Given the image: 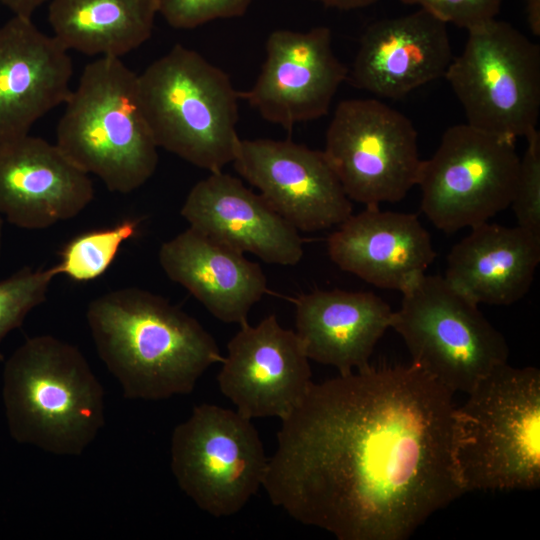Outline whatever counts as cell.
Segmentation results:
<instances>
[{
    "label": "cell",
    "instance_id": "obj_1",
    "mask_svg": "<svg viewBox=\"0 0 540 540\" xmlns=\"http://www.w3.org/2000/svg\"><path fill=\"white\" fill-rule=\"evenodd\" d=\"M453 394L413 363L312 383L281 420L262 487L339 540H405L466 493Z\"/></svg>",
    "mask_w": 540,
    "mask_h": 540
},
{
    "label": "cell",
    "instance_id": "obj_2",
    "mask_svg": "<svg viewBox=\"0 0 540 540\" xmlns=\"http://www.w3.org/2000/svg\"><path fill=\"white\" fill-rule=\"evenodd\" d=\"M86 318L97 353L133 400L189 394L223 356L212 335L164 297L125 287L93 299Z\"/></svg>",
    "mask_w": 540,
    "mask_h": 540
},
{
    "label": "cell",
    "instance_id": "obj_3",
    "mask_svg": "<svg viewBox=\"0 0 540 540\" xmlns=\"http://www.w3.org/2000/svg\"><path fill=\"white\" fill-rule=\"evenodd\" d=\"M3 403L18 443L78 456L104 425V390L74 345L51 335L27 339L3 370Z\"/></svg>",
    "mask_w": 540,
    "mask_h": 540
},
{
    "label": "cell",
    "instance_id": "obj_4",
    "mask_svg": "<svg viewBox=\"0 0 540 540\" xmlns=\"http://www.w3.org/2000/svg\"><path fill=\"white\" fill-rule=\"evenodd\" d=\"M57 146L109 191L130 193L158 165V146L142 108L138 74L121 58L88 63L64 103Z\"/></svg>",
    "mask_w": 540,
    "mask_h": 540
},
{
    "label": "cell",
    "instance_id": "obj_5",
    "mask_svg": "<svg viewBox=\"0 0 540 540\" xmlns=\"http://www.w3.org/2000/svg\"><path fill=\"white\" fill-rule=\"evenodd\" d=\"M456 407L454 457L465 492L540 486V371L504 363Z\"/></svg>",
    "mask_w": 540,
    "mask_h": 540
},
{
    "label": "cell",
    "instance_id": "obj_6",
    "mask_svg": "<svg viewBox=\"0 0 540 540\" xmlns=\"http://www.w3.org/2000/svg\"><path fill=\"white\" fill-rule=\"evenodd\" d=\"M138 85L158 148L210 173L234 161L240 96L226 72L177 44L138 75Z\"/></svg>",
    "mask_w": 540,
    "mask_h": 540
},
{
    "label": "cell",
    "instance_id": "obj_7",
    "mask_svg": "<svg viewBox=\"0 0 540 540\" xmlns=\"http://www.w3.org/2000/svg\"><path fill=\"white\" fill-rule=\"evenodd\" d=\"M391 328L404 340L411 363L452 393L468 394L494 368L507 363L502 335L443 276L423 274L402 292Z\"/></svg>",
    "mask_w": 540,
    "mask_h": 540
},
{
    "label": "cell",
    "instance_id": "obj_8",
    "mask_svg": "<svg viewBox=\"0 0 540 540\" xmlns=\"http://www.w3.org/2000/svg\"><path fill=\"white\" fill-rule=\"evenodd\" d=\"M444 77L469 125L513 140L537 129L540 47L510 23L494 18L468 30Z\"/></svg>",
    "mask_w": 540,
    "mask_h": 540
},
{
    "label": "cell",
    "instance_id": "obj_9",
    "mask_svg": "<svg viewBox=\"0 0 540 540\" xmlns=\"http://www.w3.org/2000/svg\"><path fill=\"white\" fill-rule=\"evenodd\" d=\"M170 454L180 489L216 518L243 509L262 486L269 459L251 419L209 403L174 428Z\"/></svg>",
    "mask_w": 540,
    "mask_h": 540
},
{
    "label": "cell",
    "instance_id": "obj_10",
    "mask_svg": "<svg viewBox=\"0 0 540 540\" xmlns=\"http://www.w3.org/2000/svg\"><path fill=\"white\" fill-rule=\"evenodd\" d=\"M519 165L515 140L468 123L453 125L422 161L421 209L446 233L487 222L510 206Z\"/></svg>",
    "mask_w": 540,
    "mask_h": 540
},
{
    "label": "cell",
    "instance_id": "obj_11",
    "mask_svg": "<svg viewBox=\"0 0 540 540\" xmlns=\"http://www.w3.org/2000/svg\"><path fill=\"white\" fill-rule=\"evenodd\" d=\"M322 151L349 199L365 206L402 200L423 161L411 120L374 98L338 103Z\"/></svg>",
    "mask_w": 540,
    "mask_h": 540
},
{
    "label": "cell",
    "instance_id": "obj_12",
    "mask_svg": "<svg viewBox=\"0 0 540 540\" xmlns=\"http://www.w3.org/2000/svg\"><path fill=\"white\" fill-rule=\"evenodd\" d=\"M265 49L261 71L250 89L239 92L240 99L284 129L326 115L349 72L333 51L331 30L277 29Z\"/></svg>",
    "mask_w": 540,
    "mask_h": 540
},
{
    "label": "cell",
    "instance_id": "obj_13",
    "mask_svg": "<svg viewBox=\"0 0 540 540\" xmlns=\"http://www.w3.org/2000/svg\"><path fill=\"white\" fill-rule=\"evenodd\" d=\"M232 163L298 231L338 226L352 214L351 200L323 151L290 139H241Z\"/></svg>",
    "mask_w": 540,
    "mask_h": 540
},
{
    "label": "cell",
    "instance_id": "obj_14",
    "mask_svg": "<svg viewBox=\"0 0 540 540\" xmlns=\"http://www.w3.org/2000/svg\"><path fill=\"white\" fill-rule=\"evenodd\" d=\"M217 376L221 393L241 415L253 419L287 417L306 396L312 373L295 331L275 315L247 322L227 344Z\"/></svg>",
    "mask_w": 540,
    "mask_h": 540
},
{
    "label": "cell",
    "instance_id": "obj_15",
    "mask_svg": "<svg viewBox=\"0 0 540 540\" xmlns=\"http://www.w3.org/2000/svg\"><path fill=\"white\" fill-rule=\"evenodd\" d=\"M93 198L89 174L56 143L29 134L0 142V214L11 224L46 229L76 217Z\"/></svg>",
    "mask_w": 540,
    "mask_h": 540
},
{
    "label": "cell",
    "instance_id": "obj_16",
    "mask_svg": "<svg viewBox=\"0 0 540 540\" xmlns=\"http://www.w3.org/2000/svg\"><path fill=\"white\" fill-rule=\"evenodd\" d=\"M453 59L447 24L419 10L371 23L348 77L362 90L399 99L444 77Z\"/></svg>",
    "mask_w": 540,
    "mask_h": 540
},
{
    "label": "cell",
    "instance_id": "obj_17",
    "mask_svg": "<svg viewBox=\"0 0 540 540\" xmlns=\"http://www.w3.org/2000/svg\"><path fill=\"white\" fill-rule=\"evenodd\" d=\"M69 51L30 17L0 27V142L28 135L36 121L64 105L72 88Z\"/></svg>",
    "mask_w": 540,
    "mask_h": 540
},
{
    "label": "cell",
    "instance_id": "obj_18",
    "mask_svg": "<svg viewBox=\"0 0 540 540\" xmlns=\"http://www.w3.org/2000/svg\"><path fill=\"white\" fill-rule=\"evenodd\" d=\"M180 213L189 227L266 263L293 266L303 257L298 230L259 193L222 171L198 181Z\"/></svg>",
    "mask_w": 540,
    "mask_h": 540
},
{
    "label": "cell",
    "instance_id": "obj_19",
    "mask_svg": "<svg viewBox=\"0 0 540 540\" xmlns=\"http://www.w3.org/2000/svg\"><path fill=\"white\" fill-rule=\"evenodd\" d=\"M330 259L367 283L402 292L425 274L436 252L430 234L411 213L366 206L327 240Z\"/></svg>",
    "mask_w": 540,
    "mask_h": 540
},
{
    "label": "cell",
    "instance_id": "obj_20",
    "mask_svg": "<svg viewBox=\"0 0 540 540\" xmlns=\"http://www.w3.org/2000/svg\"><path fill=\"white\" fill-rule=\"evenodd\" d=\"M296 334L315 362L348 374L368 367L393 310L372 292L315 290L295 302Z\"/></svg>",
    "mask_w": 540,
    "mask_h": 540
},
{
    "label": "cell",
    "instance_id": "obj_21",
    "mask_svg": "<svg viewBox=\"0 0 540 540\" xmlns=\"http://www.w3.org/2000/svg\"><path fill=\"white\" fill-rule=\"evenodd\" d=\"M158 259L169 279L225 323L247 322L250 310L267 291L259 264L191 227L164 242Z\"/></svg>",
    "mask_w": 540,
    "mask_h": 540
},
{
    "label": "cell",
    "instance_id": "obj_22",
    "mask_svg": "<svg viewBox=\"0 0 540 540\" xmlns=\"http://www.w3.org/2000/svg\"><path fill=\"white\" fill-rule=\"evenodd\" d=\"M447 256L449 284L477 304L511 305L529 291L540 262V236L484 222Z\"/></svg>",
    "mask_w": 540,
    "mask_h": 540
},
{
    "label": "cell",
    "instance_id": "obj_23",
    "mask_svg": "<svg viewBox=\"0 0 540 540\" xmlns=\"http://www.w3.org/2000/svg\"><path fill=\"white\" fill-rule=\"evenodd\" d=\"M156 0H51L53 36L68 50L89 56L130 53L152 35Z\"/></svg>",
    "mask_w": 540,
    "mask_h": 540
},
{
    "label": "cell",
    "instance_id": "obj_24",
    "mask_svg": "<svg viewBox=\"0 0 540 540\" xmlns=\"http://www.w3.org/2000/svg\"><path fill=\"white\" fill-rule=\"evenodd\" d=\"M138 224L137 220H124L111 228L75 237L61 251L60 262L52 267L55 274L78 282L100 277L113 263L123 243L136 234Z\"/></svg>",
    "mask_w": 540,
    "mask_h": 540
},
{
    "label": "cell",
    "instance_id": "obj_25",
    "mask_svg": "<svg viewBox=\"0 0 540 540\" xmlns=\"http://www.w3.org/2000/svg\"><path fill=\"white\" fill-rule=\"evenodd\" d=\"M53 268L25 267L0 281V342L42 304L54 277Z\"/></svg>",
    "mask_w": 540,
    "mask_h": 540
},
{
    "label": "cell",
    "instance_id": "obj_26",
    "mask_svg": "<svg viewBox=\"0 0 540 540\" xmlns=\"http://www.w3.org/2000/svg\"><path fill=\"white\" fill-rule=\"evenodd\" d=\"M525 138L527 146L510 206L517 225L540 236V133L535 129Z\"/></svg>",
    "mask_w": 540,
    "mask_h": 540
},
{
    "label": "cell",
    "instance_id": "obj_27",
    "mask_svg": "<svg viewBox=\"0 0 540 540\" xmlns=\"http://www.w3.org/2000/svg\"><path fill=\"white\" fill-rule=\"evenodd\" d=\"M253 0H156L157 11L175 29H193L217 19L243 16Z\"/></svg>",
    "mask_w": 540,
    "mask_h": 540
},
{
    "label": "cell",
    "instance_id": "obj_28",
    "mask_svg": "<svg viewBox=\"0 0 540 540\" xmlns=\"http://www.w3.org/2000/svg\"><path fill=\"white\" fill-rule=\"evenodd\" d=\"M467 31L496 18L503 0H401Z\"/></svg>",
    "mask_w": 540,
    "mask_h": 540
},
{
    "label": "cell",
    "instance_id": "obj_29",
    "mask_svg": "<svg viewBox=\"0 0 540 540\" xmlns=\"http://www.w3.org/2000/svg\"><path fill=\"white\" fill-rule=\"evenodd\" d=\"M51 0H0V3L7 7L13 15L30 17L44 3Z\"/></svg>",
    "mask_w": 540,
    "mask_h": 540
},
{
    "label": "cell",
    "instance_id": "obj_30",
    "mask_svg": "<svg viewBox=\"0 0 540 540\" xmlns=\"http://www.w3.org/2000/svg\"><path fill=\"white\" fill-rule=\"evenodd\" d=\"M324 6L338 10H355L370 6L378 0H315Z\"/></svg>",
    "mask_w": 540,
    "mask_h": 540
},
{
    "label": "cell",
    "instance_id": "obj_31",
    "mask_svg": "<svg viewBox=\"0 0 540 540\" xmlns=\"http://www.w3.org/2000/svg\"><path fill=\"white\" fill-rule=\"evenodd\" d=\"M527 23L535 36H540V0H526Z\"/></svg>",
    "mask_w": 540,
    "mask_h": 540
},
{
    "label": "cell",
    "instance_id": "obj_32",
    "mask_svg": "<svg viewBox=\"0 0 540 540\" xmlns=\"http://www.w3.org/2000/svg\"><path fill=\"white\" fill-rule=\"evenodd\" d=\"M2 228H3L2 215L0 214V254H1V248H2Z\"/></svg>",
    "mask_w": 540,
    "mask_h": 540
}]
</instances>
